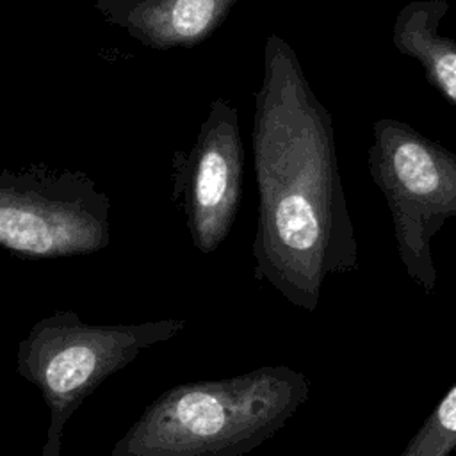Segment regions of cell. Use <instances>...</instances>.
<instances>
[{
    "mask_svg": "<svg viewBox=\"0 0 456 456\" xmlns=\"http://www.w3.org/2000/svg\"><path fill=\"white\" fill-rule=\"evenodd\" d=\"M367 160L392 216L401 265L431 296L438 278L431 242L456 217V153L404 121L381 118L372 125Z\"/></svg>",
    "mask_w": 456,
    "mask_h": 456,
    "instance_id": "cell-4",
    "label": "cell"
},
{
    "mask_svg": "<svg viewBox=\"0 0 456 456\" xmlns=\"http://www.w3.org/2000/svg\"><path fill=\"white\" fill-rule=\"evenodd\" d=\"M456 452V383L426 417L399 456H451Z\"/></svg>",
    "mask_w": 456,
    "mask_h": 456,
    "instance_id": "cell-9",
    "label": "cell"
},
{
    "mask_svg": "<svg viewBox=\"0 0 456 456\" xmlns=\"http://www.w3.org/2000/svg\"><path fill=\"white\" fill-rule=\"evenodd\" d=\"M251 144L258 189L253 274L292 306L314 312L328 278L358 269V242L331 112L278 34L264 45Z\"/></svg>",
    "mask_w": 456,
    "mask_h": 456,
    "instance_id": "cell-1",
    "label": "cell"
},
{
    "mask_svg": "<svg viewBox=\"0 0 456 456\" xmlns=\"http://www.w3.org/2000/svg\"><path fill=\"white\" fill-rule=\"evenodd\" d=\"M310 395L289 365L182 383L162 392L110 456H244L276 435Z\"/></svg>",
    "mask_w": 456,
    "mask_h": 456,
    "instance_id": "cell-2",
    "label": "cell"
},
{
    "mask_svg": "<svg viewBox=\"0 0 456 456\" xmlns=\"http://www.w3.org/2000/svg\"><path fill=\"white\" fill-rule=\"evenodd\" d=\"M109 244L110 200L89 175L43 164L0 171V248L25 260H53Z\"/></svg>",
    "mask_w": 456,
    "mask_h": 456,
    "instance_id": "cell-5",
    "label": "cell"
},
{
    "mask_svg": "<svg viewBox=\"0 0 456 456\" xmlns=\"http://www.w3.org/2000/svg\"><path fill=\"white\" fill-rule=\"evenodd\" d=\"M449 11L447 0H411L395 16L394 48L415 59L428 82L456 107V39L440 34Z\"/></svg>",
    "mask_w": 456,
    "mask_h": 456,
    "instance_id": "cell-8",
    "label": "cell"
},
{
    "mask_svg": "<svg viewBox=\"0 0 456 456\" xmlns=\"http://www.w3.org/2000/svg\"><path fill=\"white\" fill-rule=\"evenodd\" d=\"M237 0H96L100 16L153 50L192 48L208 39Z\"/></svg>",
    "mask_w": 456,
    "mask_h": 456,
    "instance_id": "cell-7",
    "label": "cell"
},
{
    "mask_svg": "<svg viewBox=\"0 0 456 456\" xmlns=\"http://www.w3.org/2000/svg\"><path fill=\"white\" fill-rule=\"evenodd\" d=\"M185 326L183 319L87 324L73 310L34 322L18 344L16 370L41 392L48 408L41 456H61L66 422L107 378L142 351L178 337Z\"/></svg>",
    "mask_w": 456,
    "mask_h": 456,
    "instance_id": "cell-3",
    "label": "cell"
},
{
    "mask_svg": "<svg viewBox=\"0 0 456 456\" xmlns=\"http://www.w3.org/2000/svg\"><path fill=\"white\" fill-rule=\"evenodd\" d=\"M242 173L244 148L237 109L216 98L192 148L173 157V198L200 253H214L226 240L240 203Z\"/></svg>",
    "mask_w": 456,
    "mask_h": 456,
    "instance_id": "cell-6",
    "label": "cell"
}]
</instances>
